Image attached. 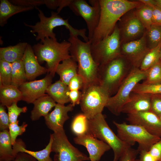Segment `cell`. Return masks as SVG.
I'll return each instance as SVG.
<instances>
[{
	"label": "cell",
	"mask_w": 161,
	"mask_h": 161,
	"mask_svg": "<svg viewBox=\"0 0 161 161\" xmlns=\"http://www.w3.org/2000/svg\"><path fill=\"white\" fill-rule=\"evenodd\" d=\"M100 7L99 22L91 40L95 44L110 35L117 22L126 13L142 2L127 0H99Z\"/></svg>",
	"instance_id": "obj_1"
},
{
	"label": "cell",
	"mask_w": 161,
	"mask_h": 161,
	"mask_svg": "<svg viewBox=\"0 0 161 161\" xmlns=\"http://www.w3.org/2000/svg\"><path fill=\"white\" fill-rule=\"evenodd\" d=\"M68 41L71 44L70 55L77 63L78 74L82 77L84 82L83 88L91 85L99 84V66L92 56L91 42L89 41L83 42L78 38L71 36H70Z\"/></svg>",
	"instance_id": "obj_2"
},
{
	"label": "cell",
	"mask_w": 161,
	"mask_h": 161,
	"mask_svg": "<svg viewBox=\"0 0 161 161\" xmlns=\"http://www.w3.org/2000/svg\"><path fill=\"white\" fill-rule=\"evenodd\" d=\"M132 68L129 61L121 55L99 66L98 75L99 85L110 97L114 95Z\"/></svg>",
	"instance_id": "obj_3"
},
{
	"label": "cell",
	"mask_w": 161,
	"mask_h": 161,
	"mask_svg": "<svg viewBox=\"0 0 161 161\" xmlns=\"http://www.w3.org/2000/svg\"><path fill=\"white\" fill-rule=\"evenodd\" d=\"M70 46L68 41L59 43L57 40L49 38L40 43L34 44L32 47L39 64L45 62L47 73L54 77L60 62L72 58L69 52Z\"/></svg>",
	"instance_id": "obj_4"
},
{
	"label": "cell",
	"mask_w": 161,
	"mask_h": 161,
	"mask_svg": "<svg viewBox=\"0 0 161 161\" xmlns=\"http://www.w3.org/2000/svg\"><path fill=\"white\" fill-rule=\"evenodd\" d=\"M35 8L39 12L38 16L40 21L34 25H29L25 23L24 24L32 29L31 32L37 33L36 38V41L40 40L41 42L45 38H49L57 40L56 34L53 32L54 29L58 26H64L69 30L70 36L78 38V36H80L85 42L89 41V38L86 35V29H77L74 28L69 23L68 19H63L57 13L52 11L51 16L47 17L37 7Z\"/></svg>",
	"instance_id": "obj_5"
},
{
	"label": "cell",
	"mask_w": 161,
	"mask_h": 161,
	"mask_svg": "<svg viewBox=\"0 0 161 161\" xmlns=\"http://www.w3.org/2000/svg\"><path fill=\"white\" fill-rule=\"evenodd\" d=\"M103 141L112 149L113 161H117L128 148L131 147L120 139L110 129L102 113L88 120L87 132Z\"/></svg>",
	"instance_id": "obj_6"
},
{
	"label": "cell",
	"mask_w": 161,
	"mask_h": 161,
	"mask_svg": "<svg viewBox=\"0 0 161 161\" xmlns=\"http://www.w3.org/2000/svg\"><path fill=\"white\" fill-rule=\"evenodd\" d=\"M146 71L133 67L116 93L109 97L105 107L113 114L119 115L122 109L130 99L131 93L136 85L146 77Z\"/></svg>",
	"instance_id": "obj_7"
},
{
	"label": "cell",
	"mask_w": 161,
	"mask_h": 161,
	"mask_svg": "<svg viewBox=\"0 0 161 161\" xmlns=\"http://www.w3.org/2000/svg\"><path fill=\"white\" fill-rule=\"evenodd\" d=\"M113 123L117 128L118 137L131 146L135 142L137 143L139 152L148 151L152 145L161 138L151 135L138 125L128 124L125 122L119 123L115 121Z\"/></svg>",
	"instance_id": "obj_8"
},
{
	"label": "cell",
	"mask_w": 161,
	"mask_h": 161,
	"mask_svg": "<svg viewBox=\"0 0 161 161\" xmlns=\"http://www.w3.org/2000/svg\"><path fill=\"white\" fill-rule=\"evenodd\" d=\"M122 43L120 31L117 24L112 33L102 40L91 44L92 56L99 66L120 55Z\"/></svg>",
	"instance_id": "obj_9"
},
{
	"label": "cell",
	"mask_w": 161,
	"mask_h": 161,
	"mask_svg": "<svg viewBox=\"0 0 161 161\" xmlns=\"http://www.w3.org/2000/svg\"><path fill=\"white\" fill-rule=\"evenodd\" d=\"M82 95L80 105L88 119L102 113L109 97L108 93L99 84L87 86L82 90Z\"/></svg>",
	"instance_id": "obj_10"
},
{
	"label": "cell",
	"mask_w": 161,
	"mask_h": 161,
	"mask_svg": "<svg viewBox=\"0 0 161 161\" xmlns=\"http://www.w3.org/2000/svg\"><path fill=\"white\" fill-rule=\"evenodd\" d=\"M52 139V152L55 154L53 161H85L89 160L86 155L73 146L68 140L64 129L53 132Z\"/></svg>",
	"instance_id": "obj_11"
},
{
	"label": "cell",
	"mask_w": 161,
	"mask_h": 161,
	"mask_svg": "<svg viewBox=\"0 0 161 161\" xmlns=\"http://www.w3.org/2000/svg\"><path fill=\"white\" fill-rule=\"evenodd\" d=\"M90 6L84 0H71L68 6L76 15L85 21L88 30V38L90 41L98 25L100 15L99 0H89Z\"/></svg>",
	"instance_id": "obj_12"
},
{
	"label": "cell",
	"mask_w": 161,
	"mask_h": 161,
	"mask_svg": "<svg viewBox=\"0 0 161 161\" xmlns=\"http://www.w3.org/2000/svg\"><path fill=\"white\" fill-rule=\"evenodd\" d=\"M117 24L120 31L122 44L141 38L146 30L136 16L134 11L130 12Z\"/></svg>",
	"instance_id": "obj_13"
},
{
	"label": "cell",
	"mask_w": 161,
	"mask_h": 161,
	"mask_svg": "<svg viewBox=\"0 0 161 161\" xmlns=\"http://www.w3.org/2000/svg\"><path fill=\"white\" fill-rule=\"evenodd\" d=\"M145 34L138 39L121 44V54L133 67L140 68L143 59L150 50L147 45Z\"/></svg>",
	"instance_id": "obj_14"
},
{
	"label": "cell",
	"mask_w": 161,
	"mask_h": 161,
	"mask_svg": "<svg viewBox=\"0 0 161 161\" xmlns=\"http://www.w3.org/2000/svg\"><path fill=\"white\" fill-rule=\"evenodd\" d=\"M129 124L140 126L150 134L161 138V120L151 111L127 114Z\"/></svg>",
	"instance_id": "obj_15"
},
{
	"label": "cell",
	"mask_w": 161,
	"mask_h": 161,
	"mask_svg": "<svg viewBox=\"0 0 161 161\" xmlns=\"http://www.w3.org/2000/svg\"><path fill=\"white\" fill-rule=\"evenodd\" d=\"M53 77L47 73L42 79L27 81L22 84L19 89L22 93V100L28 103H33L37 99L46 94V90L52 83Z\"/></svg>",
	"instance_id": "obj_16"
},
{
	"label": "cell",
	"mask_w": 161,
	"mask_h": 161,
	"mask_svg": "<svg viewBox=\"0 0 161 161\" xmlns=\"http://www.w3.org/2000/svg\"><path fill=\"white\" fill-rule=\"evenodd\" d=\"M73 140L75 144L83 145L86 148L90 161H99L105 152L111 148L103 141L88 133L76 136Z\"/></svg>",
	"instance_id": "obj_17"
},
{
	"label": "cell",
	"mask_w": 161,
	"mask_h": 161,
	"mask_svg": "<svg viewBox=\"0 0 161 161\" xmlns=\"http://www.w3.org/2000/svg\"><path fill=\"white\" fill-rule=\"evenodd\" d=\"M74 106L70 103L67 106L56 103L54 110L44 117L48 128L53 132L62 130L65 122L69 119L68 113Z\"/></svg>",
	"instance_id": "obj_18"
},
{
	"label": "cell",
	"mask_w": 161,
	"mask_h": 161,
	"mask_svg": "<svg viewBox=\"0 0 161 161\" xmlns=\"http://www.w3.org/2000/svg\"><path fill=\"white\" fill-rule=\"evenodd\" d=\"M22 60L27 80H33L37 77L47 73V68L40 65L32 47L28 44Z\"/></svg>",
	"instance_id": "obj_19"
},
{
	"label": "cell",
	"mask_w": 161,
	"mask_h": 161,
	"mask_svg": "<svg viewBox=\"0 0 161 161\" xmlns=\"http://www.w3.org/2000/svg\"><path fill=\"white\" fill-rule=\"evenodd\" d=\"M129 101L123 106L121 113L128 114L151 111L150 95L134 93Z\"/></svg>",
	"instance_id": "obj_20"
},
{
	"label": "cell",
	"mask_w": 161,
	"mask_h": 161,
	"mask_svg": "<svg viewBox=\"0 0 161 161\" xmlns=\"http://www.w3.org/2000/svg\"><path fill=\"white\" fill-rule=\"evenodd\" d=\"M33 103L34 107L31 112L30 118L32 120L36 121L41 117L46 116L57 103L46 94L37 99Z\"/></svg>",
	"instance_id": "obj_21"
},
{
	"label": "cell",
	"mask_w": 161,
	"mask_h": 161,
	"mask_svg": "<svg viewBox=\"0 0 161 161\" xmlns=\"http://www.w3.org/2000/svg\"><path fill=\"white\" fill-rule=\"evenodd\" d=\"M52 139L50 137L49 142L45 148L40 151H33L27 149L24 142L21 139H18L13 147L16 156L19 152H24L30 155L38 161H53L50 156L52 152Z\"/></svg>",
	"instance_id": "obj_22"
},
{
	"label": "cell",
	"mask_w": 161,
	"mask_h": 161,
	"mask_svg": "<svg viewBox=\"0 0 161 161\" xmlns=\"http://www.w3.org/2000/svg\"><path fill=\"white\" fill-rule=\"evenodd\" d=\"M68 86L60 80L51 83L47 87L46 93L57 103L62 105L70 102Z\"/></svg>",
	"instance_id": "obj_23"
},
{
	"label": "cell",
	"mask_w": 161,
	"mask_h": 161,
	"mask_svg": "<svg viewBox=\"0 0 161 161\" xmlns=\"http://www.w3.org/2000/svg\"><path fill=\"white\" fill-rule=\"evenodd\" d=\"M27 42H20L14 46L0 48V60L12 63L21 60L27 45Z\"/></svg>",
	"instance_id": "obj_24"
},
{
	"label": "cell",
	"mask_w": 161,
	"mask_h": 161,
	"mask_svg": "<svg viewBox=\"0 0 161 161\" xmlns=\"http://www.w3.org/2000/svg\"><path fill=\"white\" fill-rule=\"evenodd\" d=\"M34 7H26L13 4L7 0H0V26H4L13 15L33 9Z\"/></svg>",
	"instance_id": "obj_25"
},
{
	"label": "cell",
	"mask_w": 161,
	"mask_h": 161,
	"mask_svg": "<svg viewBox=\"0 0 161 161\" xmlns=\"http://www.w3.org/2000/svg\"><path fill=\"white\" fill-rule=\"evenodd\" d=\"M60 80L68 85L71 79L78 74L77 63L72 58L65 60L57 66L56 70Z\"/></svg>",
	"instance_id": "obj_26"
},
{
	"label": "cell",
	"mask_w": 161,
	"mask_h": 161,
	"mask_svg": "<svg viewBox=\"0 0 161 161\" xmlns=\"http://www.w3.org/2000/svg\"><path fill=\"white\" fill-rule=\"evenodd\" d=\"M21 92L18 87L12 85L0 86L1 104L6 107L22 100Z\"/></svg>",
	"instance_id": "obj_27"
},
{
	"label": "cell",
	"mask_w": 161,
	"mask_h": 161,
	"mask_svg": "<svg viewBox=\"0 0 161 161\" xmlns=\"http://www.w3.org/2000/svg\"><path fill=\"white\" fill-rule=\"evenodd\" d=\"M8 130L0 132V161H13L16 158Z\"/></svg>",
	"instance_id": "obj_28"
},
{
	"label": "cell",
	"mask_w": 161,
	"mask_h": 161,
	"mask_svg": "<svg viewBox=\"0 0 161 161\" xmlns=\"http://www.w3.org/2000/svg\"><path fill=\"white\" fill-rule=\"evenodd\" d=\"M11 85L18 88L27 81L23 62L22 59L11 63Z\"/></svg>",
	"instance_id": "obj_29"
},
{
	"label": "cell",
	"mask_w": 161,
	"mask_h": 161,
	"mask_svg": "<svg viewBox=\"0 0 161 161\" xmlns=\"http://www.w3.org/2000/svg\"><path fill=\"white\" fill-rule=\"evenodd\" d=\"M135 14L146 30L152 25L153 8L142 3L135 8Z\"/></svg>",
	"instance_id": "obj_30"
},
{
	"label": "cell",
	"mask_w": 161,
	"mask_h": 161,
	"mask_svg": "<svg viewBox=\"0 0 161 161\" xmlns=\"http://www.w3.org/2000/svg\"><path fill=\"white\" fill-rule=\"evenodd\" d=\"M161 42L156 47L150 49L146 54L141 63L140 69L146 71L159 62Z\"/></svg>",
	"instance_id": "obj_31"
},
{
	"label": "cell",
	"mask_w": 161,
	"mask_h": 161,
	"mask_svg": "<svg viewBox=\"0 0 161 161\" xmlns=\"http://www.w3.org/2000/svg\"><path fill=\"white\" fill-rule=\"evenodd\" d=\"M145 34L148 48H154L161 42V26L152 24Z\"/></svg>",
	"instance_id": "obj_32"
},
{
	"label": "cell",
	"mask_w": 161,
	"mask_h": 161,
	"mask_svg": "<svg viewBox=\"0 0 161 161\" xmlns=\"http://www.w3.org/2000/svg\"><path fill=\"white\" fill-rule=\"evenodd\" d=\"M88 119L83 113L76 115L71 126L72 132L76 136L84 134L87 132Z\"/></svg>",
	"instance_id": "obj_33"
},
{
	"label": "cell",
	"mask_w": 161,
	"mask_h": 161,
	"mask_svg": "<svg viewBox=\"0 0 161 161\" xmlns=\"http://www.w3.org/2000/svg\"><path fill=\"white\" fill-rule=\"evenodd\" d=\"M146 71V76L143 83L150 85L161 83V64L160 62Z\"/></svg>",
	"instance_id": "obj_34"
},
{
	"label": "cell",
	"mask_w": 161,
	"mask_h": 161,
	"mask_svg": "<svg viewBox=\"0 0 161 161\" xmlns=\"http://www.w3.org/2000/svg\"><path fill=\"white\" fill-rule=\"evenodd\" d=\"M11 63L0 60V86L11 84Z\"/></svg>",
	"instance_id": "obj_35"
},
{
	"label": "cell",
	"mask_w": 161,
	"mask_h": 161,
	"mask_svg": "<svg viewBox=\"0 0 161 161\" xmlns=\"http://www.w3.org/2000/svg\"><path fill=\"white\" fill-rule=\"evenodd\" d=\"M132 92L152 95L161 94V83L154 84H145L138 83Z\"/></svg>",
	"instance_id": "obj_36"
},
{
	"label": "cell",
	"mask_w": 161,
	"mask_h": 161,
	"mask_svg": "<svg viewBox=\"0 0 161 161\" xmlns=\"http://www.w3.org/2000/svg\"><path fill=\"white\" fill-rule=\"evenodd\" d=\"M19 120L16 122L10 123L8 129L13 146L15 144L18 136L22 135L26 130L28 124L24 122L21 126L18 125Z\"/></svg>",
	"instance_id": "obj_37"
},
{
	"label": "cell",
	"mask_w": 161,
	"mask_h": 161,
	"mask_svg": "<svg viewBox=\"0 0 161 161\" xmlns=\"http://www.w3.org/2000/svg\"><path fill=\"white\" fill-rule=\"evenodd\" d=\"M7 107L10 123H14L17 121L18 120V118L20 114L26 112L27 110L26 106L22 107L18 106L17 103H14Z\"/></svg>",
	"instance_id": "obj_38"
},
{
	"label": "cell",
	"mask_w": 161,
	"mask_h": 161,
	"mask_svg": "<svg viewBox=\"0 0 161 161\" xmlns=\"http://www.w3.org/2000/svg\"><path fill=\"white\" fill-rule=\"evenodd\" d=\"M151 111L157 116L161 114V94L150 95Z\"/></svg>",
	"instance_id": "obj_39"
},
{
	"label": "cell",
	"mask_w": 161,
	"mask_h": 161,
	"mask_svg": "<svg viewBox=\"0 0 161 161\" xmlns=\"http://www.w3.org/2000/svg\"><path fill=\"white\" fill-rule=\"evenodd\" d=\"M4 106L0 105V130L2 131L8 130L10 124L8 113L6 112Z\"/></svg>",
	"instance_id": "obj_40"
},
{
	"label": "cell",
	"mask_w": 161,
	"mask_h": 161,
	"mask_svg": "<svg viewBox=\"0 0 161 161\" xmlns=\"http://www.w3.org/2000/svg\"><path fill=\"white\" fill-rule=\"evenodd\" d=\"M68 86L69 90H82L84 82L82 77L78 74L71 79Z\"/></svg>",
	"instance_id": "obj_41"
},
{
	"label": "cell",
	"mask_w": 161,
	"mask_h": 161,
	"mask_svg": "<svg viewBox=\"0 0 161 161\" xmlns=\"http://www.w3.org/2000/svg\"><path fill=\"white\" fill-rule=\"evenodd\" d=\"M9 1L15 5L26 7H35L44 4V0H11Z\"/></svg>",
	"instance_id": "obj_42"
},
{
	"label": "cell",
	"mask_w": 161,
	"mask_h": 161,
	"mask_svg": "<svg viewBox=\"0 0 161 161\" xmlns=\"http://www.w3.org/2000/svg\"><path fill=\"white\" fill-rule=\"evenodd\" d=\"M139 152L137 149H136L129 147L120 157V161H134L136 159Z\"/></svg>",
	"instance_id": "obj_43"
},
{
	"label": "cell",
	"mask_w": 161,
	"mask_h": 161,
	"mask_svg": "<svg viewBox=\"0 0 161 161\" xmlns=\"http://www.w3.org/2000/svg\"><path fill=\"white\" fill-rule=\"evenodd\" d=\"M82 95V91L78 90H70L69 96L71 103L74 106L80 103Z\"/></svg>",
	"instance_id": "obj_44"
},
{
	"label": "cell",
	"mask_w": 161,
	"mask_h": 161,
	"mask_svg": "<svg viewBox=\"0 0 161 161\" xmlns=\"http://www.w3.org/2000/svg\"><path fill=\"white\" fill-rule=\"evenodd\" d=\"M148 151L152 156L159 161L161 158V138L152 145Z\"/></svg>",
	"instance_id": "obj_45"
},
{
	"label": "cell",
	"mask_w": 161,
	"mask_h": 161,
	"mask_svg": "<svg viewBox=\"0 0 161 161\" xmlns=\"http://www.w3.org/2000/svg\"><path fill=\"white\" fill-rule=\"evenodd\" d=\"M152 7V24L161 26V8L157 5Z\"/></svg>",
	"instance_id": "obj_46"
},
{
	"label": "cell",
	"mask_w": 161,
	"mask_h": 161,
	"mask_svg": "<svg viewBox=\"0 0 161 161\" xmlns=\"http://www.w3.org/2000/svg\"><path fill=\"white\" fill-rule=\"evenodd\" d=\"M33 157L27 153L19 152L16 156L13 161H36Z\"/></svg>",
	"instance_id": "obj_47"
},
{
	"label": "cell",
	"mask_w": 161,
	"mask_h": 161,
	"mask_svg": "<svg viewBox=\"0 0 161 161\" xmlns=\"http://www.w3.org/2000/svg\"><path fill=\"white\" fill-rule=\"evenodd\" d=\"M139 154L140 161H158L148 151H142L139 152Z\"/></svg>",
	"instance_id": "obj_48"
},
{
	"label": "cell",
	"mask_w": 161,
	"mask_h": 161,
	"mask_svg": "<svg viewBox=\"0 0 161 161\" xmlns=\"http://www.w3.org/2000/svg\"><path fill=\"white\" fill-rule=\"evenodd\" d=\"M61 0H44V4L49 9H55L60 6Z\"/></svg>",
	"instance_id": "obj_49"
},
{
	"label": "cell",
	"mask_w": 161,
	"mask_h": 161,
	"mask_svg": "<svg viewBox=\"0 0 161 161\" xmlns=\"http://www.w3.org/2000/svg\"><path fill=\"white\" fill-rule=\"evenodd\" d=\"M70 1L71 0H61L60 6L57 10V13L59 14L64 7H68Z\"/></svg>",
	"instance_id": "obj_50"
},
{
	"label": "cell",
	"mask_w": 161,
	"mask_h": 161,
	"mask_svg": "<svg viewBox=\"0 0 161 161\" xmlns=\"http://www.w3.org/2000/svg\"><path fill=\"white\" fill-rule=\"evenodd\" d=\"M139 1L144 4L152 7L156 5L155 0H140Z\"/></svg>",
	"instance_id": "obj_51"
},
{
	"label": "cell",
	"mask_w": 161,
	"mask_h": 161,
	"mask_svg": "<svg viewBox=\"0 0 161 161\" xmlns=\"http://www.w3.org/2000/svg\"><path fill=\"white\" fill-rule=\"evenodd\" d=\"M156 4L161 8V0H155Z\"/></svg>",
	"instance_id": "obj_52"
},
{
	"label": "cell",
	"mask_w": 161,
	"mask_h": 161,
	"mask_svg": "<svg viewBox=\"0 0 161 161\" xmlns=\"http://www.w3.org/2000/svg\"><path fill=\"white\" fill-rule=\"evenodd\" d=\"M159 62L161 64V47L160 49V59Z\"/></svg>",
	"instance_id": "obj_53"
},
{
	"label": "cell",
	"mask_w": 161,
	"mask_h": 161,
	"mask_svg": "<svg viewBox=\"0 0 161 161\" xmlns=\"http://www.w3.org/2000/svg\"><path fill=\"white\" fill-rule=\"evenodd\" d=\"M159 117L160 119L161 120V114L160 115L158 116Z\"/></svg>",
	"instance_id": "obj_54"
},
{
	"label": "cell",
	"mask_w": 161,
	"mask_h": 161,
	"mask_svg": "<svg viewBox=\"0 0 161 161\" xmlns=\"http://www.w3.org/2000/svg\"><path fill=\"white\" fill-rule=\"evenodd\" d=\"M134 161H140L139 159H136Z\"/></svg>",
	"instance_id": "obj_55"
},
{
	"label": "cell",
	"mask_w": 161,
	"mask_h": 161,
	"mask_svg": "<svg viewBox=\"0 0 161 161\" xmlns=\"http://www.w3.org/2000/svg\"><path fill=\"white\" fill-rule=\"evenodd\" d=\"M159 161H161V158Z\"/></svg>",
	"instance_id": "obj_56"
}]
</instances>
